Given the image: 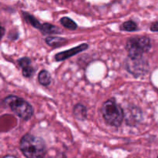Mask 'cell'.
<instances>
[{
  "label": "cell",
  "instance_id": "cell-8",
  "mask_svg": "<svg viewBox=\"0 0 158 158\" xmlns=\"http://www.w3.org/2000/svg\"><path fill=\"white\" fill-rule=\"evenodd\" d=\"M73 115L76 119L80 121H83L86 119L87 117V110L84 105L81 104V103H77L75 105L73 110Z\"/></svg>",
  "mask_w": 158,
  "mask_h": 158
},
{
  "label": "cell",
  "instance_id": "cell-6",
  "mask_svg": "<svg viewBox=\"0 0 158 158\" xmlns=\"http://www.w3.org/2000/svg\"><path fill=\"white\" fill-rule=\"evenodd\" d=\"M88 44L86 43H83V44L80 45V46H77L76 47L72 48L70 49H68V50L63 51V52H59L55 56V60L56 61H63V60H66V59L69 58L71 56H73L77 55V54L80 53V52H83V51L86 50L88 48Z\"/></svg>",
  "mask_w": 158,
  "mask_h": 158
},
{
  "label": "cell",
  "instance_id": "cell-18",
  "mask_svg": "<svg viewBox=\"0 0 158 158\" xmlns=\"http://www.w3.org/2000/svg\"><path fill=\"white\" fill-rule=\"evenodd\" d=\"M4 34H5V29L3 27H2V26H0V40H2V38L3 37Z\"/></svg>",
  "mask_w": 158,
  "mask_h": 158
},
{
  "label": "cell",
  "instance_id": "cell-2",
  "mask_svg": "<svg viewBox=\"0 0 158 158\" xmlns=\"http://www.w3.org/2000/svg\"><path fill=\"white\" fill-rule=\"evenodd\" d=\"M4 104L24 120H29L33 114V108L31 104L16 96H9L6 97L4 100Z\"/></svg>",
  "mask_w": 158,
  "mask_h": 158
},
{
  "label": "cell",
  "instance_id": "cell-5",
  "mask_svg": "<svg viewBox=\"0 0 158 158\" xmlns=\"http://www.w3.org/2000/svg\"><path fill=\"white\" fill-rule=\"evenodd\" d=\"M126 68L135 77H140L148 72V64L143 57L138 59L128 58L126 61Z\"/></svg>",
  "mask_w": 158,
  "mask_h": 158
},
{
  "label": "cell",
  "instance_id": "cell-11",
  "mask_svg": "<svg viewBox=\"0 0 158 158\" xmlns=\"http://www.w3.org/2000/svg\"><path fill=\"white\" fill-rule=\"evenodd\" d=\"M38 80L40 83L43 86H48L51 83V75L47 70L40 71L38 76Z\"/></svg>",
  "mask_w": 158,
  "mask_h": 158
},
{
  "label": "cell",
  "instance_id": "cell-12",
  "mask_svg": "<svg viewBox=\"0 0 158 158\" xmlns=\"http://www.w3.org/2000/svg\"><path fill=\"white\" fill-rule=\"evenodd\" d=\"M60 23L65 28L70 29V30H75L77 29V23L69 17H63L60 19Z\"/></svg>",
  "mask_w": 158,
  "mask_h": 158
},
{
  "label": "cell",
  "instance_id": "cell-19",
  "mask_svg": "<svg viewBox=\"0 0 158 158\" xmlns=\"http://www.w3.org/2000/svg\"><path fill=\"white\" fill-rule=\"evenodd\" d=\"M1 158H17V157H15V156H12V155H6V156H5V157H1Z\"/></svg>",
  "mask_w": 158,
  "mask_h": 158
},
{
  "label": "cell",
  "instance_id": "cell-13",
  "mask_svg": "<svg viewBox=\"0 0 158 158\" xmlns=\"http://www.w3.org/2000/svg\"><path fill=\"white\" fill-rule=\"evenodd\" d=\"M23 17H24L25 20H26V21L29 24L32 25L33 27L40 29V26H41V23H40V22H39L38 20L35 18V17H33L32 15H30V14L27 13V12H23Z\"/></svg>",
  "mask_w": 158,
  "mask_h": 158
},
{
  "label": "cell",
  "instance_id": "cell-1",
  "mask_svg": "<svg viewBox=\"0 0 158 158\" xmlns=\"http://www.w3.org/2000/svg\"><path fill=\"white\" fill-rule=\"evenodd\" d=\"M20 150L26 158H44L46 154V146L44 140L29 134L22 137Z\"/></svg>",
  "mask_w": 158,
  "mask_h": 158
},
{
  "label": "cell",
  "instance_id": "cell-21",
  "mask_svg": "<svg viewBox=\"0 0 158 158\" xmlns=\"http://www.w3.org/2000/svg\"><path fill=\"white\" fill-rule=\"evenodd\" d=\"M157 158H158V157H157Z\"/></svg>",
  "mask_w": 158,
  "mask_h": 158
},
{
  "label": "cell",
  "instance_id": "cell-4",
  "mask_svg": "<svg viewBox=\"0 0 158 158\" xmlns=\"http://www.w3.org/2000/svg\"><path fill=\"white\" fill-rule=\"evenodd\" d=\"M151 48V40L147 36L133 37L128 40L126 44L128 56L131 59L141 58L143 54L148 52Z\"/></svg>",
  "mask_w": 158,
  "mask_h": 158
},
{
  "label": "cell",
  "instance_id": "cell-7",
  "mask_svg": "<svg viewBox=\"0 0 158 158\" xmlns=\"http://www.w3.org/2000/svg\"><path fill=\"white\" fill-rule=\"evenodd\" d=\"M124 116L126 117L127 123H133V125H134L137 123H139L141 120L142 113L140 110V109L134 107L132 108V109H130L129 114H124Z\"/></svg>",
  "mask_w": 158,
  "mask_h": 158
},
{
  "label": "cell",
  "instance_id": "cell-15",
  "mask_svg": "<svg viewBox=\"0 0 158 158\" xmlns=\"http://www.w3.org/2000/svg\"><path fill=\"white\" fill-rule=\"evenodd\" d=\"M34 72H35V69H34V68L32 67L30 65L23 68V75L25 77H27V78L32 77L34 74Z\"/></svg>",
  "mask_w": 158,
  "mask_h": 158
},
{
  "label": "cell",
  "instance_id": "cell-9",
  "mask_svg": "<svg viewBox=\"0 0 158 158\" xmlns=\"http://www.w3.org/2000/svg\"><path fill=\"white\" fill-rule=\"evenodd\" d=\"M46 43L51 47H59L67 43V40L63 37L48 36L46 38Z\"/></svg>",
  "mask_w": 158,
  "mask_h": 158
},
{
  "label": "cell",
  "instance_id": "cell-3",
  "mask_svg": "<svg viewBox=\"0 0 158 158\" xmlns=\"http://www.w3.org/2000/svg\"><path fill=\"white\" fill-rule=\"evenodd\" d=\"M102 113L104 120L110 125L119 127L123 122L124 114L123 110L114 101V100H108L102 106Z\"/></svg>",
  "mask_w": 158,
  "mask_h": 158
},
{
  "label": "cell",
  "instance_id": "cell-14",
  "mask_svg": "<svg viewBox=\"0 0 158 158\" xmlns=\"http://www.w3.org/2000/svg\"><path fill=\"white\" fill-rule=\"evenodd\" d=\"M121 30L127 31V32H134V31L137 30L138 26H137V23H134L132 20H129V21L124 22L123 24L120 26Z\"/></svg>",
  "mask_w": 158,
  "mask_h": 158
},
{
  "label": "cell",
  "instance_id": "cell-16",
  "mask_svg": "<svg viewBox=\"0 0 158 158\" xmlns=\"http://www.w3.org/2000/svg\"><path fill=\"white\" fill-rule=\"evenodd\" d=\"M31 63V60L28 57H23V58L19 59L18 60V64L19 65V66H21L22 68L26 67V66H29Z\"/></svg>",
  "mask_w": 158,
  "mask_h": 158
},
{
  "label": "cell",
  "instance_id": "cell-20",
  "mask_svg": "<svg viewBox=\"0 0 158 158\" xmlns=\"http://www.w3.org/2000/svg\"><path fill=\"white\" fill-rule=\"evenodd\" d=\"M60 158H66V157H65L64 155H63V156H61V157H60Z\"/></svg>",
  "mask_w": 158,
  "mask_h": 158
},
{
  "label": "cell",
  "instance_id": "cell-10",
  "mask_svg": "<svg viewBox=\"0 0 158 158\" xmlns=\"http://www.w3.org/2000/svg\"><path fill=\"white\" fill-rule=\"evenodd\" d=\"M40 30L43 34H47V35H50V34H59L60 32H62L60 28H58L56 26H53L52 24H49V23H43V24H41Z\"/></svg>",
  "mask_w": 158,
  "mask_h": 158
},
{
  "label": "cell",
  "instance_id": "cell-17",
  "mask_svg": "<svg viewBox=\"0 0 158 158\" xmlns=\"http://www.w3.org/2000/svg\"><path fill=\"white\" fill-rule=\"evenodd\" d=\"M151 30L152 32H158V21L154 22L151 24Z\"/></svg>",
  "mask_w": 158,
  "mask_h": 158
}]
</instances>
